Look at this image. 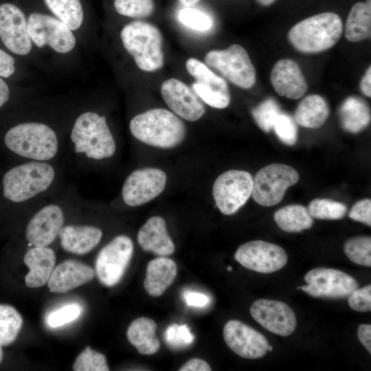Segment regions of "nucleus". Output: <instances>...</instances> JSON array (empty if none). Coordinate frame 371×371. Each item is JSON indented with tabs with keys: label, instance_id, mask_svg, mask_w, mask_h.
Returning <instances> with one entry per match:
<instances>
[{
	"label": "nucleus",
	"instance_id": "nucleus-22",
	"mask_svg": "<svg viewBox=\"0 0 371 371\" xmlns=\"http://www.w3.org/2000/svg\"><path fill=\"white\" fill-rule=\"evenodd\" d=\"M94 276L95 271L89 266L76 260H65L54 268L47 286L52 293H65L90 282Z\"/></svg>",
	"mask_w": 371,
	"mask_h": 371
},
{
	"label": "nucleus",
	"instance_id": "nucleus-3",
	"mask_svg": "<svg viewBox=\"0 0 371 371\" xmlns=\"http://www.w3.org/2000/svg\"><path fill=\"white\" fill-rule=\"evenodd\" d=\"M120 38L141 70L152 72L163 67V37L156 26L145 21H132L122 29Z\"/></svg>",
	"mask_w": 371,
	"mask_h": 371
},
{
	"label": "nucleus",
	"instance_id": "nucleus-6",
	"mask_svg": "<svg viewBox=\"0 0 371 371\" xmlns=\"http://www.w3.org/2000/svg\"><path fill=\"white\" fill-rule=\"evenodd\" d=\"M54 177V169L45 162L32 161L16 166L3 178V195L16 203L27 201L46 190Z\"/></svg>",
	"mask_w": 371,
	"mask_h": 371
},
{
	"label": "nucleus",
	"instance_id": "nucleus-29",
	"mask_svg": "<svg viewBox=\"0 0 371 371\" xmlns=\"http://www.w3.org/2000/svg\"><path fill=\"white\" fill-rule=\"evenodd\" d=\"M329 115V106L324 98L319 95H309L298 104L295 112V122L306 128L322 126Z\"/></svg>",
	"mask_w": 371,
	"mask_h": 371
},
{
	"label": "nucleus",
	"instance_id": "nucleus-47",
	"mask_svg": "<svg viewBox=\"0 0 371 371\" xmlns=\"http://www.w3.org/2000/svg\"><path fill=\"white\" fill-rule=\"evenodd\" d=\"M180 371H210V365L203 359L193 358L188 361L180 368Z\"/></svg>",
	"mask_w": 371,
	"mask_h": 371
},
{
	"label": "nucleus",
	"instance_id": "nucleus-52",
	"mask_svg": "<svg viewBox=\"0 0 371 371\" xmlns=\"http://www.w3.org/2000/svg\"><path fill=\"white\" fill-rule=\"evenodd\" d=\"M257 2L263 5V6H268L274 3L276 0H256Z\"/></svg>",
	"mask_w": 371,
	"mask_h": 371
},
{
	"label": "nucleus",
	"instance_id": "nucleus-48",
	"mask_svg": "<svg viewBox=\"0 0 371 371\" xmlns=\"http://www.w3.org/2000/svg\"><path fill=\"white\" fill-rule=\"evenodd\" d=\"M358 338L368 352L371 353V325L361 324L357 330Z\"/></svg>",
	"mask_w": 371,
	"mask_h": 371
},
{
	"label": "nucleus",
	"instance_id": "nucleus-53",
	"mask_svg": "<svg viewBox=\"0 0 371 371\" xmlns=\"http://www.w3.org/2000/svg\"><path fill=\"white\" fill-rule=\"evenodd\" d=\"M3 350H2V348H1V346H0V363L3 360Z\"/></svg>",
	"mask_w": 371,
	"mask_h": 371
},
{
	"label": "nucleus",
	"instance_id": "nucleus-33",
	"mask_svg": "<svg viewBox=\"0 0 371 371\" xmlns=\"http://www.w3.org/2000/svg\"><path fill=\"white\" fill-rule=\"evenodd\" d=\"M23 325V318L16 309L0 304V346H5L16 339Z\"/></svg>",
	"mask_w": 371,
	"mask_h": 371
},
{
	"label": "nucleus",
	"instance_id": "nucleus-4",
	"mask_svg": "<svg viewBox=\"0 0 371 371\" xmlns=\"http://www.w3.org/2000/svg\"><path fill=\"white\" fill-rule=\"evenodd\" d=\"M4 141L15 154L37 161L54 157L58 148L54 131L39 122H24L12 126L6 132Z\"/></svg>",
	"mask_w": 371,
	"mask_h": 371
},
{
	"label": "nucleus",
	"instance_id": "nucleus-39",
	"mask_svg": "<svg viewBox=\"0 0 371 371\" xmlns=\"http://www.w3.org/2000/svg\"><path fill=\"white\" fill-rule=\"evenodd\" d=\"M178 19L185 26L199 32H207L212 26V20L208 14L191 7L181 10Z\"/></svg>",
	"mask_w": 371,
	"mask_h": 371
},
{
	"label": "nucleus",
	"instance_id": "nucleus-14",
	"mask_svg": "<svg viewBox=\"0 0 371 371\" xmlns=\"http://www.w3.org/2000/svg\"><path fill=\"white\" fill-rule=\"evenodd\" d=\"M186 67L196 80L192 85V89L201 100L215 109H224L229 104V89L223 78L194 58L186 61Z\"/></svg>",
	"mask_w": 371,
	"mask_h": 371
},
{
	"label": "nucleus",
	"instance_id": "nucleus-30",
	"mask_svg": "<svg viewBox=\"0 0 371 371\" xmlns=\"http://www.w3.org/2000/svg\"><path fill=\"white\" fill-rule=\"evenodd\" d=\"M371 35V0L357 2L351 8L345 27L346 38L357 43Z\"/></svg>",
	"mask_w": 371,
	"mask_h": 371
},
{
	"label": "nucleus",
	"instance_id": "nucleus-24",
	"mask_svg": "<svg viewBox=\"0 0 371 371\" xmlns=\"http://www.w3.org/2000/svg\"><path fill=\"white\" fill-rule=\"evenodd\" d=\"M23 261L29 269L25 284L30 288H38L47 283L54 269L56 255L49 247H34L26 252Z\"/></svg>",
	"mask_w": 371,
	"mask_h": 371
},
{
	"label": "nucleus",
	"instance_id": "nucleus-44",
	"mask_svg": "<svg viewBox=\"0 0 371 371\" xmlns=\"http://www.w3.org/2000/svg\"><path fill=\"white\" fill-rule=\"evenodd\" d=\"M349 217L356 221L371 226V201L365 199L357 202L351 208Z\"/></svg>",
	"mask_w": 371,
	"mask_h": 371
},
{
	"label": "nucleus",
	"instance_id": "nucleus-32",
	"mask_svg": "<svg viewBox=\"0 0 371 371\" xmlns=\"http://www.w3.org/2000/svg\"><path fill=\"white\" fill-rule=\"evenodd\" d=\"M274 220L286 232H300L312 227L313 220L307 208L301 205H290L277 210Z\"/></svg>",
	"mask_w": 371,
	"mask_h": 371
},
{
	"label": "nucleus",
	"instance_id": "nucleus-37",
	"mask_svg": "<svg viewBox=\"0 0 371 371\" xmlns=\"http://www.w3.org/2000/svg\"><path fill=\"white\" fill-rule=\"evenodd\" d=\"M113 6L120 15L131 18H145L154 11L153 0H114Z\"/></svg>",
	"mask_w": 371,
	"mask_h": 371
},
{
	"label": "nucleus",
	"instance_id": "nucleus-1",
	"mask_svg": "<svg viewBox=\"0 0 371 371\" xmlns=\"http://www.w3.org/2000/svg\"><path fill=\"white\" fill-rule=\"evenodd\" d=\"M132 135L140 142L157 148H171L184 139L186 128L174 113L165 109H153L139 113L129 124Z\"/></svg>",
	"mask_w": 371,
	"mask_h": 371
},
{
	"label": "nucleus",
	"instance_id": "nucleus-16",
	"mask_svg": "<svg viewBox=\"0 0 371 371\" xmlns=\"http://www.w3.org/2000/svg\"><path fill=\"white\" fill-rule=\"evenodd\" d=\"M167 177L159 168H147L133 171L126 179L122 199L129 206H139L159 196L164 190Z\"/></svg>",
	"mask_w": 371,
	"mask_h": 371
},
{
	"label": "nucleus",
	"instance_id": "nucleus-55",
	"mask_svg": "<svg viewBox=\"0 0 371 371\" xmlns=\"http://www.w3.org/2000/svg\"><path fill=\"white\" fill-rule=\"evenodd\" d=\"M227 271H232V267H227Z\"/></svg>",
	"mask_w": 371,
	"mask_h": 371
},
{
	"label": "nucleus",
	"instance_id": "nucleus-13",
	"mask_svg": "<svg viewBox=\"0 0 371 371\" xmlns=\"http://www.w3.org/2000/svg\"><path fill=\"white\" fill-rule=\"evenodd\" d=\"M304 280L306 284L298 289L315 297L345 298L358 287L354 278L345 272L330 268L313 269L306 274Z\"/></svg>",
	"mask_w": 371,
	"mask_h": 371
},
{
	"label": "nucleus",
	"instance_id": "nucleus-7",
	"mask_svg": "<svg viewBox=\"0 0 371 371\" xmlns=\"http://www.w3.org/2000/svg\"><path fill=\"white\" fill-rule=\"evenodd\" d=\"M27 30L32 44L48 46L58 54L71 52L76 45L73 31L52 14L33 11L27 14Z\"/></svg>",
	"mask_w": 371,
	"mask_h": 371
},
{
	"label": "nucleus",
	"instance_id": "nucleus-9",
	"mask_svg": "<svg viewBox=\"0 0 371 371\" xmlns=\"http://www.w3.org/2000/svg\"><path fill=\"white\" fill-rule=\"evenodd\" d=\"M0 43L16 56H25L32 49L27 14L17 0H0Z\"/></svg>",
	"mask_w": 371,
	"mask_h": 371
},
{
	"label": "nucleus",
	"instance_id": "nucleus-36",
	"mask_svg": "<svg viewBox=\"0 0 371 371\" xmlns=\"http://www.w3.org/2000/svg\"><path fill=\"white\" fill-rule=\"evenodd\" d=\"M281 113L278 102L273 98H268L251 111L252 117L257 125L265 132L273 129L275 121Z\"/></svg>",
	"mask_w": 371,
	"mask_h": 371
},
{
	"label": "nucleus",
	"instance_id": "nucleus-20",
	"mask_svg": "<svg viewBox=\"0 0 371 371\" xmlns=\"http://www.w3.org/2000/svg\"><path fill=\"white\" fill-rule=\"evenodd\" d=\"M64 223V214L57 205L50 204L37 212L29 221L25 231L29 245L47 247L58 236Z\"/></svg>",
	"mask_w": 371,
	"mask_h": 371
},
{
	"label": "nucleus",
	"instance_id": "nucleus-35",
	"mask_svg": "<svg viewBox=\"0 0 371 371\" xmlns=\"http://www.w3.org/2000/svg\"><path fill=\"white\" fill-rule=\"evenodd\" d=\"M344 252L355 264L371 266V238L357 236L350 238L344 244Z\"/></svg>",
	"mask_w": 371,
	"mask_h": 371
},
{
	"label": "nucleus",
	"instance_id": "nucleus-23",
	"mask_svg": "<svg viewBox=\"0 0 371 371\" xmlns=\"http://www.w3.org/2000/svg\"><path fill=\"white\" fill-rule=\"evenodd\" d=\"M140 247L161 256L172 254L175 249L174 243L167 232L164 219L160 216L150 217L137 233Z\"/></svg>",
	"mask_w": 371,
	"mask_h": 371
},
{
	"label": "nucleus",
	"instance_id": "nucleus-46",
	"mask_svg": "<svg viewBox=\"0 0 371 371\" xmlns=\"http://www.w3.org/2000/svg\"><path fill=\"white\" fill-rule=\"evenodd\" d=\"M183 300L188 306L194 308H204L210 303V297L201 292L195 291H185L183 293Z\"/></svg>",
	"mask_w": 371,
	"mask_h": 371
},
{
	"label": "nucleus",
	"instance_id": "nucleus-5",
	"mask_svg": "<svg viewBox=\"0 0 371 371\" xmlns=\"http://www.w3.org/2000/svg\"><path fill=\"white\" fill-rule=\"evenodd\" d=\"M71 139L76 153H85L87 157L94 159L110 157L116 149L105 116L93 111L85 112L77 117Z\"/></svg>",
	"mask_w": 371,
	"mask_h": 371
},
{
	"label": "nucleus",
	"instance_id": "nucleus-43",
	"mask_svg": "<svg viewBox=\"0 0 371 371\" xmlns=\"http://www.w3.org/2000/svg\"><path fill=\"white\" fill-rule=\"evenodd\" d=\"M350 307L358 312H368L371 310V285L356 289L348 296Z\"/></svg>",
	"mask_w": 371,
	"mask_h": 371
},
{
	"label": "nucleus",
	"instance_id": "nucleus-21",
	"mask_svg": "<svg viewBox=\"0 0 371 371\" xmlns=\"http://www.w3.org/2000/svg\"><path fill=\"white\" fill-rule=\"evenodd\" d=\"M270 80L276 93L289 99L300 98L308 89L300 67L291 59L278 60L271 70Z\"/></svg>",
	"mask_w": 371,
	"mask_h": 371
},
{
	"label": "nucleus",
	"instance_id": "nucleus-51",
	"mask_svg": "<svg viewBox=\"0 0 371 371\" xmlns=\"http://www.w3.org/2000/svg\"><path fill=\"white\" fill-rule=\"evenodd\" d=\"M185 7H192L200 0H178Z\"/></svg>",
	"mask_w": 371,
	"mask_h": 371
},
{
	"label": "nucleus",
	"instance_id": "nucleus-28",
	"mask_svg": "<svg viewBox=\"0 0 371 371\" xmlns=\"http://www.w3.org/2000/svg\"><path fill=\"white\" fill-rule=\"evenodd\" d=\"M342 128L351 133L363 130L370 122V111L366 102L359 97L347 98L339 109Z\"/></svg>",
	"mask_w": 371,
	"mask_h": 371
},
{
	"label": "nucleus",
	"instance_id": "nucleus-31",
	"mask_svg": "<svg viewBox=\"0 0 371 371\" xmlns=\"http://www.w3.org/2000/svg\"><path fill=\"white\" fill-rule=\"evenodd\" d=\"M50 13L66 24L72 31L83 24L85 8L81 0H43Z\"/></svg>",
	"mask_w": 371,
	"mask_h": 371
},
{
	"label": "nucleus",
	"instance_id": "nucleus-19",
	"mask_svg": "<svg viewBox=\"0 0 371 371\" xmlns=\"http://www.w3.org/2000/svg\"><path fill=\"white\" fill-rule=\"evenodd\" d=\"M161 94L169 108L186 120L196 121L205 112L202 100L192 89L177 78L165 80L161 86Z\"/></svg>",
	"mask_w": 371,
	"mask_h": 371
},
{
	"label": "nucleus",
	"instance_id": "nucleus-18",
	"mask_svg": "<svg viewBox=\"0 0 371 371\" xmlns=\"http://www.w3.org/2000/svg\"><path fill=\"white\" fill-rule=\"evenodd\" d=\"M223 338L234 352L245 359H259L268 352L269 345L265 337L238 320H229L225 324Z\"/></svg>",
	"mask_w": 371,
	"mask_h": 371
},
{
	"label": "nucleus",
	"instance_id": "nucleus-8",
	"mask_svg": "<svg viewBox=\"0 0 371 371\" xmlns=\"http://www.w3.org/2000/svg\"><path fill=\"white\" fill-rule=\"evenodd\" d=\"M205 62L238 87L248 89L256 83L255 67L247 52L240 45L210 51L205 56Z\"/></svg>",
	"mask_w": 371,
	"mask_h": 371
},
{
	"label": "nucleus",
	"instance_id": "nucleus-54",
	"mask_svg": "<svg viewBox=\"0 0 371 371\" xmlns=\"http://www.w3.org/2000/svg\"><path fill=\"white\" fill-rule=\"evenodd\" d=\"M273 350V347L271 346H269L268 350L271 351Z\"/></svg>",
	"mask_w": 371,
	"mask_h": 371
},
{
	"label": "nucleus",
	"instance_id": "nucleus-45",
	"mask_svg": "<svg viewBox=\"0 0 371 371\" xmlns=\"http://www.w3.org/2000/svg\"><path fill=\"white\" fill-rule=\"evenodd\" d=\"M16 72L14 56L0 47V76L7 80L12 78Z\"/></svg>",
	"mask_w": 371,
	"mask_h": 371
},
{
	"label": "nucleus",
	"instance_id": "nucleus-27",
	"mask_svg": "<svg viewBox=\"0 0 371 371\" xmlns=\"http://www.w3.org/2000/svg\"><path fill=\"white\" fill-rule=\"evenodd\" d=\"M157 324L146 317H142L133 320L127 329L126 335L128 341L144 355L156 353L160 347L156 336Z\"/></svg>",
	"mask_w": 371,
	"mask_h": 371
},
{
	"label": "nucleus",
	"instance_id": "nucleus-42",
	"mask_svg": "<svg viewBox=\"0 0 371 371\" xmlns=\"http://www.w3.org/2000/svg\"><path fill=\"white\" fill-rule=\"evenodd\" d=\"M81 313V308L76 304L67 305L51 313L47 324L52 328L59 327L76 319Z\"/></svg>",
	"mask_w": 371,
	"mask_h": 371
},
{
	"label": "nucleus",
	"instance_id": "nucleus-26",
	"mask_svg": "<svg viewBox=\"0 0 371 371\" xmlns=\"http://www.w3.org/2000/svg\"><path fill=\"white\" fill-rule=\"evenodd\" d=\"M177 273L175 262L166 257L150 260L146 268L144 287L151 296L159 297L175 280Z\"/></svg>",
	"mask_w": 371,
	"mask_h": 371
},
{
	"label": "nucleus",
	"instance_id": "nucleus-12",
	"mask_svg": "<svg viewBox=\"0 0 371 371\" xmlns=\"http://www.w3.org/2000/svg\"><path fill=\"white\" fill-rule=\"evenodd\" d=\"M133 244L124 235L115 237L99 252L95 260V272L100 282L113 286L123 277L131 260Z\"/></svg>",
	"mask_w": 371,
	"mask_h": 371
},
{
	"label": "nucleus",
	"instance_id": "nucleus-15",
	"mask_svg": "<svg viewBox=\"0 0 371 371\" xmlns=\"http://www.w3.org/2000/svg\"><path fill=\"white\" fill-rule=\"evenodd\" d=\"M234 257L244 267L262 273L277 271L287 262V255L282 247L263 240L243 244L236 250Z\"/></svg>",
	"mask_w": 371,
	"mask_h": 371
},
{
	"label": "nucleus",
	"instance_id": "nucleus-17",
	"mask_svg": "<svg viewBox=\"0 0 371 371\" xmlns=\"http://www.w3.org/2000/svg\"><path fill=\"white\" fill-rule=\"evenodd\" d=\"M250 314L263 328L278 335L289 336L296 328L295 313L283 302L258 300L251 304Z\"/></svg>",
	"mask_w": 371,
	"mask_h": 371
},
{
	"label": "nucleus",
	"instance_id": "nucleus-38",
	"mask_svg": "<svg viewBox=\"0 0 371 371\" xmlns=\"http://www.w3.org/2000/svg\"><path fill=\"white\" fill-rule=\"evenodd\" d=\"M72 368L75 371L109 370L105 356L87 346L76 359Z\"/></svg>",
	"mask_w": 371,
	"mask_h": 371
},
{
	"label": "nucleus",
	"instance_id": "nucleus-50",
	"mask_svg": "<svg viewBox=\"0 0 371 371\" xmlns=\"http://www.w3.org/2000/svg\"><path fill=\"white\" fill-rule=\"evenodd\" d=\"M360 88L362 93L368 96H371V67L370 66L366 70L365 75L361 78Z\"/></svg>",
	"mask_w": 371,
	"mask_h": 371
},
{
	"label": "nucleus",
	"instance_id": "nucleus-25",
	"mask_svg": "<svg viewBox=\"0 0 371 371\" xmlns=\"http://www.w3.org/2000/svg\"><path fill=\"white\" fill-rule=\"evenodd\" d=\"M58 236L65 251L83 255L98 245L102 236V232L99 228L93 226L67 225L61 227Z\"/></svg>",
	"mask_w": 371,
	"mask_h": 371
},
{
	"label": "nucleus",
	"instance_id": "nucleus-11",
	"mask_svg": "<svg viewBox=\"0 0 371 371\" xmlns=\"http://www.w3.org/2000/svg\"><path fill=\"white\" fill-rule=\"evenodd\" d=\"M253 178L245 170H230L215 180L212 194L216 205L225 215L236 213L252 194Z\"/></svg>",
	"mask_w": 371,
	"mask_h": 371
},
{
	"label": "nucleus",
	"instance_id": "nucleus-34",
	"mask_svg": "<svg viewBox=\"0 0 371 371\" xmlns=\"http://www.w3.org/2000/svg\"><path fill=\"white\" fill-rule=\"evenodd\" d=\"M307 210L312 218L324 220H339L347 212L344 203L329 199H314Z\"/></svg>",
	"mask_w": 371,
	"mask_h": 371
},
{
	"label": "nucleus",
	"instance_id": "nucleus-41",
	"mask_svg": "<svg viewBox=\"0 0 371 371\" xmlns=\"http://www.w3.org/2000/svg\"><path fill=\"white\" fill-rule=\"evenodd\" d=\"M273 128L284 144L292 146L296 142L297 128L294 120L289 115L281 112L277 117Z\"/></svg>",
	"mask_w": 371,
	"mask_h": 371
},
{
	"label": "nucleus",
	"instance_id": "nucleus-2",
	"mask_svg": "<svg viewBox=\"0 0 371 371\" xmlns=\"http://www.w3.org/2000/svg\"><path fill=\"white\" fill-rule=\"evenodd\" d=\"M343 22L335 12H326L300 21L288 33L290 43L304 54H317L334 46L341 36Z\"/></svg>",
	"mask_w": 371,
	"mask_h": 371
},
{
	"label": "nucleus",
	"instance_id": "nucleus-10",
	"mask_svg": "<svg viewBox=\"0 0 371 371\" xmlns=\"http://www.w3.org/2000/svg\"><path fill=\"white\" fill-rule=\"evenodd\" d=\"M297 172L292 167L272 164L261 168L253 179L252 196L260 205L270 207L279 203L286 190L298 181Z\"/></svg>",
	"mask_w": 371,
	"mask_h": 371
},
{
	"label": "nucleus",
	"instance_id": "nucleus-49",
	"mask_svg": "<svg viewBox=\"0 0 371 371\" xmlns=\"http://www.w3.org/2000/svg\"><path fill=\"white\" fill-rule=\"evenodd\" d=\"M6 80L0 76V108L7 103L10 98V85Z\"/></svg>",
	"mask_w": 371,
	"mask_h": 371
},
{
	"label": "nucleus",
	"instance_id": "nucleus-40",
	"mask_svg": "<svg viewBox=\"0 0 371 371\" xmlns=\"http://www.w3.org/2000/svg\"><path fill=\"white\" fill-rule=\"evenodd\" d=\"M166 344L174 349H181L190 346L194 339L187 324H172L164 332Z\"/></svg>",
	"mask_w": 371,
	"mask_h": 371
}]
</instances>
